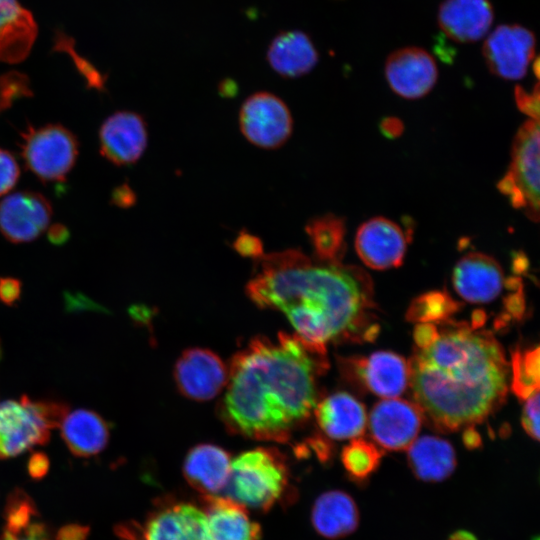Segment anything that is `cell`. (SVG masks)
I'll return each instance as SVG.
<instances>
[{"mask_svg": "<svg viewBox=\"0 0 540 540\" xmlns=\"http://www.w3.org/2000/svg\"><path fill=\"white\" fill-rule=\"evenodd\" d=\"M326 351L298 335L251 339L231 359L220 417L230 432L255 440L285 442L317 403V376Z\"/></svg>", "mask_w": 540, "mask_h": 540, "instance_id": "1", "label": "cell"}, {"mask_svg": "<svg viewBox=\"0 0 540 540\" xmlns=\"http://www.w3.org/2000/svg\"><path fill=\"white\" fill-rule=\"evenodd\" d=\"M256 264L247 296L285 314L308 344L326 351L329 341L375 336L372 282L361 268L311 259L298 249L263 254Z\"/></svg>", "mask_w": 540, "mask_h": 540, "instance_id": "2", "label": "cell"}, {"mask_svg": "<svg viewBox=\"0 0 540 540\" xmlns=\"http://www.w3.org/2000/svg\"><path fill=\"white\" fill-rule=\"evenodd\" d=\"M509 365L488 331L456 324L417 348L408 363L415 404L438 430L449 432L483 421L508 390Z\"/></svg>", "mask_w": 540, "mask_h": 540, "instance_id": "3", "label": "cell"}, {"mask_svg": "<svg viewBox=\"0 0 540 540\" xmlns=\"http://www.w3.org/2000/svg\"><path fill=\"white\" fill-rule=\"evenodd\" d=\"M289 470L275 448L258 447L242 452L231 461L226 497L261 511L269 510L286 492Z\"/></svg>", "mask_w": 540, "mask_h": 540, "instance_id": "4", "label": "cell"}, {"mask_svg": "<svg viewBox=\"0 0 540 540\" xmlns=\"http://www.w3.org/2000/svg\"><path fill=\"white\" fill-rule=\"evenodd\" d=\"M69 408L55 401H0V458L17 456L49 441L51 429L59 425Z\"/></svg>", "mask_w": 540, "mask_h": 540, "instance_id": "5", "label": "cell"}, {"mask_svg": "<svg viewBox=\"0 0 540 540\" xmlns=\"http://www.w3.org/2000/svg\"><path fill=\"white\" fill-rule=\"evenodd\" d=\"M19 147L25 167L44 183L64 181L79 153L77 137L60 124L28 125Z\"/></svg>", "mask_w": 540, "mask_h": 540, "instance_id": "6", "label": "cell"}, {"mask_svg": "<svg viewBox=\"0 0 540 540\" xmlns=\"http://www.w3.org/2000/svg\"><path fill=\"white\" fill-rule=\"evenodd\" d=\"M512 206L532 221L539 220V122L530 119L518 130L511 151V163L498 183Z\"/></svg>", "mask_w": 540, "mask_h": 540, "instance_id": "7", "label": "cell"}, {"mask_svg": "<svg viewBox=\"0 0 540 540\" xmlns=\"http://www.w3.org/2000/svg\"><path fill=\"white\" fill-rule=\"evenodd\" d=\"M239 126L244 137L252 144L275 149L291 136L293 119L289 108L278 96L270 92L250 95L239 112Z\"/></svg>", "mask_w": 540, "mask_h": 540, "instance_id": "8", "label": "cell"}, {"mask_svg": "<svg viewBox=\"0 0 540 540\" xmlns=\"http://www.w3.org/2000/svg\"><path fill=\"white\" fill-rule=\"evenodd\" d=\"M173 375L183 396L194 401H208L225 388L228 368L213 351L193 347L182 352L175 363Z\"/></svg>", "mask_w": 540, "mask_h": 540, "instance_id": "9", "label": "cell"}, {"mask_svg": "<svg viewBox=\"0 0 540 540\" xmlns=\"http://www.w3.org/2000/svg\"><path fill=\"white\" fill-rule=\"evenodd\" d=\"M535 43L530 30L520 25H501L486 39L483 56L493 74L506 80H517L526 75Z\"/></svg>", "mask_w": 540, "mask_h": 540, "instance_id": "10", "label": "cell"}, {"mask_svg": "<svg viewBox=\"0 0 540 540\" xmlns=\"http://www.w3.org/2000/svg\"><path fill=\"white\" fill-rule=\"evenodd\" d=\"M53 209L41 193L24 190L0 202V233L12 243L38 238L48 227Z\"/></svg>", "mask_w": 540, "mask_h": 540, "instance_id": "11", "label": "cell"}, {"mask_svg": "<svg viewBox=\"0 0 540 540\" xmlns=\"http://www.w3.org/2000/svg\"><path fill=\"white\" fill-rule=\"evenodd\" d=\"M148 141L144 118L135 112L118 111L110 115L99 130L101 155L116 166L136 163Z\"/></svg>", "mask_w": 540, "mask_h": 540, "instance_id": "12", "label": "cell"}, {"mask_svg": "<svg viewBox=\"0 0 540 540\" xmlns=\"http://www.w3.org/2000/svg\"><path fill=\"white\" fill-rule=\"evenodd\" d=\"M422 416L415 403L387 398L373 407L369 417V428L373 438L382 447L389 450H403L416 439Z\"/></svg>", "mask_w": 540, "mask_h": 540, "instance_id": "13", "label": "cell"}, {"mask_svg": "<svg viewBox=\"0 0 540 540\" xmlns=\"http://www.w3.org/2000/svg\"><path fill=\"white\" fill-rule=\"evenodd\" d=\"M406 246L403 229L383 217H375L363 223L355 238L358 256L366 266L375 270L400 266Z\"/></svg>", "mask_w": 540, "mask_h": 540, "instance_id": "14", "label": "cell"}, {"mask_svg": "<svg viewBox=\"0 0 540 540\" xmlns=\"http://www.w3.org/2000/svg\"><path fill=\"white\" fill-rule=\"evenodd\" d=\"M345 367L366 390L383 398L398 397L409 384L408 363L390 351L347 359Z\"/></svg>", "mask_w": 540, "mask_h": 540, "instance_id": "15", "label": "cell"}, {"mask_svg": "<svg viewBox=\"0 0 540 540\" xmlns=\"http://www.w3.org/2000/svg\"><path fill=\"white\" fill-rule=\"evenodd\" d=\"M385 75L391 89L401 97L416 99L426 95L437 80L434 59L423 49L402 48L389 55Z\"/></svg>", "mask_w": 540, "mask_h": 540, "instance_id": "16", "label": "cell"}, {"mask_svg": "<svg viewBox=\"0 0 540 540\" xmlns=\"http://www.w3.org/2000/svg\"><path fill=\"white\" fill-rule=\"evenodd\" d=\"M202 540H259L260 525L244 506L228 497L203 495Z\"/></svg>", "mask_w": 540, "mask_h": 540, "instance_id": "17", "label": "cell"}, {"mask_svg": "<svg viewBox=\"0 0 540 540\" xmlns=\"http://www.w3.org/2000/svg\"><path fill=\"white\" fill-rule=\"evenodd\" d=\"M452 283L455 291L471 303H488L502 291L504 274L492 257L472 252L462 257L453 269Z\"/></svg>", "mask_w": 540, "mask_h": 540, "instance_id": "18", "label": "cell"}, {"mask_svg": "<svg viewBox=\"0 0 540 540\" xmlns=\"http://www.w3.org/2000/svg\"><path fill=\"white\" fill-rule=\"evenodd\" d=\"M201 508L184 502L163 501L142 528L144 540H202Z\"/></svg>", "mask_w": 540, "mask_h": 540, "instance_id": "19", "label": "cell"}, {"mask_svg": "<svg viewBox=\"0 0 540 540\" xmlns=\"http://www.w3.org/2000/svg\"><path fill=\"white\" fill-rule=\"evenodd\" d=\"M493 17L489 0H444L438 11V23L443 33L461 43L484 37Z\"/></svg>", "mask_w": 540, "mask_h": 540, "instance_id": "20", "label": "cell"}, {"mask_svg": "<svg viewBox=\"0 0 540 540\" xmlns=\"http://www.w3.org/2000/svg\"><path fill=\"white\" fill-rule=\"evenodd\" d=\"M231 461L230 454L222 447L198 444L184 459L183 475L188 484L203 495H217L227 486Z\"/></svg>", "mask_w": 540, "mask_h": 540, "instance_id": "21", "label": "cell"}, {"mask_svg": "<svg viewBox=\"0 0 540 540\" xmlns=\"http://www.w3.org/2000/svg\"><path fill=\"white\" fill-rule=\"evenodd\" d=\"M313 411L321 430L334 440L360 436L367 423L364 405L345 392L325 397L316 403Z\"/></svg>", "mask_w": 540, "mask_h": 540, "instance_id": "22", "label": "cell"}, {"mask_svg": "<svg viewBox=\"0 0 540 540\" xmlns=\"http://www.w3.org/2000/svg\"><path fill=\"white\" fill-rule=\"evenodd\" d=\"M37 36L32 14L18 0H0V62L24 60Z\"/></svg>", "mask_w": 540, "mask_h": 540, "instance_id": "23", "label": "cell"}, {"mask_svg": "<svg viewBox=\"0 0 540 540\" xmlns=\"http://www.w3.org/2000/svg\"><path fill=\"white\" fill-rule=\"evenodd\" d=\"M267 60L274 71L286 78L310 72L318 62V52L310 37L302 31H284L271 41Z\"/></svg>", "mask_w": 540, "mask_h": 540, "instance_id": "24", "label": "cell"}, {"mask_svg": "<svg viewBox=\"0 0 540 540\" xmlns=\"http://www.w3.org/2000/svg\"><path fill=\"white\" fill-rule=\"evenodd\" d=\"M59 428L69 451L77 457L100 453L109 440L107 422L96 412L87 409L68 412Z\"/></svg>", "mask_w": 540, "mask_h": 540, "instance_id": "25", "label": "cell"}, {"mask_svg": "<svg viewBox=\"0 0 540 540\" xmlns=\"http://www.w3.org/2000/svg\"><path fill=\"white\" fill-rule=\"evenodd\" d=\"M311 521L318 534L329 539H337L356 530L359 512L350 495L343 491L332 490L316 499Z\"/></svg>", "mask_w": 540, "mask_h": 540, "instance_id": "26", "label": "cell"}, {"mask_svg": "<svg viewBox=\"0 0 540 540\" xmlns=\"http://www.w3.org/2000/svg\"><path fill=\"white\" fill-rule=\"evenodd\" d=\"M408 448L409 466L420 480L442 481L449 477L456 467L454 448L439 437L422 436L415 439Z\"/></svg>", "mask_w": 540, "mask_h": 540, "instance_id": "27", "label": "cell"}, {"mask_svg": "<svg viewBox=\"0 0 540 540\" xmlns=\"http://www.w3.org/2000/svg\"><path fill=\"white\" fill-rule=\"evenodd\" d=\"M306 232L314 251V258L323 262H340L345 251V227L341 218L328 214L311 219Z\"/></svg>", "mask_w": 540, "mask_h": 540, "instance_id": "28", "label": "cell"}, {"mask_svg": "<svg viewBox=\"0 0 540 540\" xmlns=\"http://www.w3.org/2000/svg\"><path fill=\"white\" fill-rule=\"evenodd\" d=\"M30 498L16 490L7 506V523L1 540H50L44 526L33 521L36 514Z\"/></svg>", "mask_w": 540, "mask_h": 540, "instance_id": "29", "label": "cell"}, {"mask_svg": "<svg viewBox=\"0 0 540 540\" xmlns=\"http://www.w3.org/2000/svg\"><path fill=\"white\" fill-rule=\"evenodd\" d=\"M539 347L517 348L511 359V389L520 399L526 400L539 391Z\"/></svg>", "mask_w": 540, "mask_h": 540, "instance_id": "30", "label": "cell"}, {"mask_svg": "<svg viewBox=\"0 0 540 540\" xmlns=\"http://www.w3.org/2000/svg\"><path fill=\"white\" fill-rule=\"evenodd\" d=\"M381 457L380 449L363 438H353L341 454L346 471L356 480H364L371 475L378 468Z\"/></svg>", "mask_w": 540, "mask_h": 540, "instance_id": "31", "label": "cell"}, {"mask_svg": "<svg viewBox=\"0 0 540 540\" xmlns=\"http://www.w3.org/2000/svg\"><path fill=\"white\" fill-rule=\"evenodd\" d=\"M459 309V303L446 292L425 293L411 303L407 319L419 323L444 322Z\"/></svg>", "mask_w": 540, "mask_h": 540, "instance_id": "32", "label": "cell"}, {"mask_svg": "<svg viewBox=\"0 0 540 540\" xmlns=\"http://www.w3.org/2000/svg\"><path fill=\"white\" fill-rule=\"evenodd\" d=\"M31 95L28 83L21 76H9L0 79V114L12 103L22 97Z\"/></svg>", "mask_w": 540, "mask_h": 540, "instance_id": "33", "label": "cell"}, {"mask_svg": "<svg viewBox=\"0 0 540 540\" xmlns=\"http://www.w3.org/2000/svg\"><path fill=\"white\" fill-rule=\"evenodd\" d=\"M19 176L20 168L14 155L0 148V196L16 185Z\"/></svg>", "mask_w": 540, "mask_h": 540, "instance_id": "34", "label": "cell"}, {"mask_svg": "<svg viewBox=\"0 0 540 540\" xmlns=\"http://www.w3.org/2000/svg\"><path fill=\"white\" fill-rule=\"evenodd\" d=\"M522 426L533 439H539V391L526 399L522 412Z\"/></svg>", "mask_w": 540, "mask_h": 540, "instance_id": "35", "label": "cell"}, {"mask_svg": "<svg viewBox=\"0 0 540 540\" xmlns=\"http://www.w3.org/2000/svg\"><path fill=\"white\" fill-rule=\"evenodd\" d=\"M515 100L518 108L533 120H539V85L536 84L533 92L528 93L520 86L515 88Z\"/></svg>", "mask_w": 540, "mask_h": 540, "instance_id": "36", "label": "cell"}, {"mask_svg": "<svg viewBox=\"0 0 540 540\" xmlns=\"http://www.w3.org/2000/svg\"><path fill=\"white\" fill-rule=\"evenodd\" d=\"M233 248L244 257L255 260L263 255L261 240L247 232H241L233 243Z\"/></svg>", "mask_w": 540, "mask_h": 540, "instance_id": "37", "label": "cell"}, {"mask_svg": "<svg viewBox=\"0 0 540 540\" xmlns=\"http://www.w3.org/2000/svg\"><path fill=\"white\" fill-rule=\"evenodd\" d=\"M22 284L19 279L13 277H0V301L5 305L12 306L21 296Z\"/></svg>", "mask_w": 540, "mask_h": 540, "instance_id": "38", "label": "cell"}, {"mask_svg": "<svg viewBox=\"0 0 540 540\" xmlns=\"http://www.w3.org/2000/svg\"><path fill=\"white\" fill-rule=\"evenodd\" d=\"M438 329L432 323H420L413 332L414 341L417 348H424L429 346L438 336Z\"/></svg>", "mask_w": 540, "mask_h": 540, "instance_id": "39", "label": "cell"}, {"mask_svg": "<svg viewBox=\"0 0 540 540\" xmlns=\"http://www.w3.org/2000/svg\"><path fill=\"white\" fill-rule=\"evenodd\" d=\"M49 469V459L46 454L36 452L31 455L28 461L29 475L34 479H40L45 476Z\"/></svg>", "mask_w": 540, "mask_h": 540, "instance_id": "40", "label": "cell"}, {"mask_svg": "<svg viewBox=\"0 0 540 540\" xmlns=\"http://www.w3.org/2000/svg\"><path fill=\"white\" fill-rule=\"evenodd\" d=\"M136 201V197L131 188L122 184L116 187L111 194V202L120 208L131 207Z\"/></svg>", "mask_w": 540, "mask_h": 540, "instance_id": "41", "label": "cell"}, {"mask_svg": "<svg viewBox=\"0 0 540 540\" xmlns=\"http://www.w3.org/2000/svg\"><path fill=\"white\" fill-rule=\"evenodd\" d=\"M68 228L60 223L52 225L48 230V239L54 245H62L69 239Z\"/></svg>", "mask_w": 540, "mask_h": 540, "instance_id": "42", "label": "cell"}, {"mask_svg": "<svg viewBox=\"0 0 540 540\" xmlns=\"http://www.w3.org/2000/svg\"><path fill=\"white\" fill-rule=\"evenodd\" d=\"M84 528L82 527H69L62 530L60 539L61 540H83L84 539Z\"/></svg>", "mask_w": 540, "mask_h": 540, "instance_id": "43", "label": "cell"}, {"mask_svg": "<svg viewBox=\"0 0 540 540\" xmlns=\"http://www.w3.org/2000/svg\"><path fill=\"white\" fill-rule=\"evenodd\" d=\"M463 439L467 447L475 448L480 444V437L478 433L472 427L467 428L463 436Z\"/></svg>", "mask_w": 540, "mask_h": 540, "instance_id": "44", "label": "cell"}, {"mask_svg": "<svg viewBox=\"0 0 540 540\" xmlns=\"http://www.w3.org/2000/svg\"><path fill=\"white\" fill-rule=\"evenodd\" d=\"M448 540H478L477 537L469 531L458 530L454 532Z\"/></svg>", "mask_w": 540, "mask_h": 540, "instance_id": "45", "label": "cell"}, {"mask_svg": "<svg viewBox=\"0 0 540 540\" xmlns=\"http://www.w3.org/2000/svg\"><path fill=\"white\" fill-rule=\"evenodd\" d=\"M533 70H534V73L536 75V77L539 76V59L536 58L534 63H533Z\"/></svg>", "mask_w": 540, "mask_h": 540, "instance_id": "46", "label": "cell"}]
</instances>
